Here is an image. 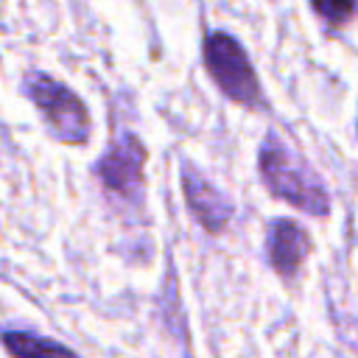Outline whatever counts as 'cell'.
<instances>
[{"mask_svg":"<svg viewBox=\"0 0 358 358\" xmlns=\"http://www.w3.org/2000/svg\"><path fill=\"white\" fill-rule=\"evenodd\" d=\"M257 171H260L263 185L277 199L288 201L291 207L310 213V215H327L330 213V196H327L322 176L271 131L260 143Z\"/></svg>","mask_w":358,"mask_h":358,"instance_id":"1","label":"cell"},{"mask_svg":"<svg viewBox=\"0 0 358 358\" xmlns=\"http://www.w3.org/2000/svg\"><path fill=\"white\" fill-rule=\"evenodd\" d=\"M22 90L34 101V106L39 109V115L45 117V126L56 140L67 145H84L90 140V112L70 87H64L53 76L28 73V78L22 81Z\"/></svg>","mask_w":358,"mask_h":358,"instance_id":"2","label":"cell"},{"mask_svg":"<svg viewBox=\"0 0 358 358\" xmlns=\"http://www.w3.org/2000/svg\"><path fill=\"white\" fill-rule=\"evenodd\" d=\"M204 67L229 101L243 103V106H260L263 90H260L257 73H255L246 50L241 48V42L235 36H229L227 31L207 34V39H204Z\"/></svg>","mask_w":358,"mask_h":358,"instance_id":"3","label":"cell"},{"mask_svg":"<svg viewBox=\"0 0 358 358\" xmlns=\"http://www.w3.org/2000/svg\"><path fill=\"white\" fill-rule=\"evenodd\" d=\"M143 165H145V148L134 131H117V137L109 143L106 154L95 165V176L103 182V187L131 201L143 190Z\"/></svg>","mask_w":358,"mask_h":358,"instance_id":"4","label":"cell"},{"mask_svg":"<svg viewBox=\"0 0 358 358\" xmlns=\"http://www.w3.org/2000/svg\"><path fill=\"white\" fill-rule=\"evenodd\" d=\"M182 193L185 201L193 213V218L207 229V232H221L229 218H232V201L213 187L207 176H201L190 162L182 165Z\"/></svg>","mask_w":358,"mask_h":358,"instance_id":"5","label":"cell"},{"mask_svg":"<svg viewBox=\"0 0 358 358\" xmlns=\"http://www.w3.org/2000/svg\"><path fill=\"white\" fill-rule=\"evenodd\" d=\"M310 235L302 224L291 221V218H274L268 224V235H266V252H268V263L280 277H294L299 271V266L305 263V257L310 255Z\"/></svg>","mask_w":358,"mask_h":358,"instance_id":"6","label":"cell"},{"mask_svg":"<svg viewBox=\"0 0 358 358\" xmlns=\"http://www.w3.org/2000/svg\"><path fill=\"white\" fill-rule=\"evenodd\" d=\"M0 338L11 358H78L70 347L28 330H6Z\"/></svg>","mask_w":358,"mask_h":358,"instance_id":"7","label":"cell"},{"mask_svg":"<svg viewBox=\"0 0 358 358\" xmlns=\"http://www.w3.org/2000/svg\"><path fill=\"white\" fill-rule=\"evenodd\" d=\"M310 6L330 28H341L344 22L352 20L355 11V0H310Z\"/></svg>","mask_w":358,"mask_h":358,"instance_id":"8","label":"cell"}]
</instances>
